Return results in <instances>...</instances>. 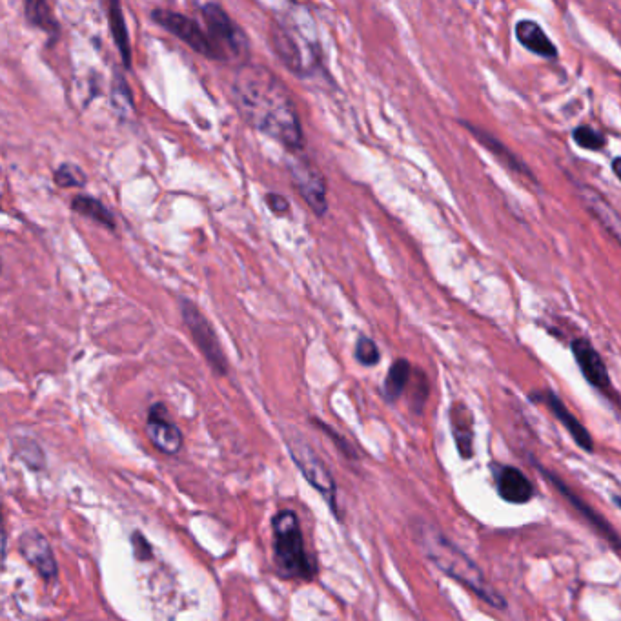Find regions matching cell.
I'll return each instance as SVG.
<instances>
[{"label":"cell","instance_id":"cell-1","mask_svg":"<svg viewBox=\"0 0 621 621\" xmlns=\"http://www.w3.org/2000/svg\"><path fill=\"white\" fill-rule=\"evenodd\" d=\"M235 106L246 123L270 135L290 152L305 148L296 104L283 82L263 66L243 64L235 75Z\"/></svg>","mask_w":621,"mask_h":621},{"label":"cell","instance_id":"cell-28","mask_svg":"<svg viewBox=\"0 0 621 621\" xmlns=\"http://www.w3.org/2000/svg\"><path fill=\"white\" fill-rule=\"evenodd\" d=\"M132 545L133 550H135V558H137V560H152V545H150V541L146 540L139 530H137V532H133L132 534Z\"/></svg>","mask_w":621,"mask_h":621},{"label":"cell","instance_id":"cell-6","mask_svg":"<svg viewBox=\"0 0 621 621\" xmlns=\"http://www.w3.org/2000/svg\"><path fill=\"white\" fill-rule=\"evenodd\" d=\"M286 445H288V452L294 459L297 469L301 470L306 481L319 494H323V498L330 505L332 512H337V485L332 474H330V470L326 467L325 461L312 448V445L296 432L286 436Z\"/></svg>","mask_w":621,"mask_h":621},{"label":"cell","instance_id":"cell-19","mask_svg":"<svg viewBox=\"0 0 621 621\" xmlns=\"http://www.w3.org/2000/svg\"><path fill=\"white\" fill-rule=\"evenodd\" d=\"M516 39L521 42L525 50L532 51L541 59H556L558 48L550 41L549 35L543 31L540 24L534 21H520L516 24Z\"/></svg>","mask_w":621,"mask_h":621},{"label":"cell","instance_id":"cell-12","mask_svg":"<svg viewBox=\"0 0 621 621\" xmlns=\"http://www.w3.org/2000/svg\"><path fill=\"white\" fill-rule=\"evenodd\" d=\"M146 434L155 448L168 456L179 454L183 448V432L168 419V408L164 403H155L148 410Z\"/></svg>","mask_w":621,"mask_h":621},{"label":"cell","instance_id":"cell-3","mask_svg":"<svg viewBox=\"0 0 621 621\" xmlns=\"http://www.w3.org/2000/svg\"><path fill=\"white\" fill-rule=\"evenodd\" d=\"M275 569L283 580L312 581L316 578V561L306 552L301 523L294 510H281L272 520Z\"/></svg>","mask_w":621,"mask_h":621},{"label":"cell","instance_id":"cell-11","mask_svg":"<svg viewBox=\"0 0 621 621\" xmlns=\"http://www.w3.org/2000/svg\"><path fill=\"white\" fill-rule=\"evenodd\" d=\"M288 168L299 195L305 199V203L312 208L317 217H323L328 203H326L325 177L319 172V168L305 157H294L288 163Z\"/></svg>","mask_w":621,"mask_h":621},{"label":"cell","instance_id":"cell-21","mask_svg":"<svg viewBox=\"0 0 621 621\" xmlns=\"http://www.w3.org/2000/svg\"><path fill=\"white\" fill-rule=\"evenodd\" d=\"M72 210L82 217H88L92 219L93 223L101 224L108 230H115V217L112 212L106 208V204H102L101 201L88 197V195H77L73 197Z\"/></svg>","mask_w":621,"mask_h":621},{"label":"cell","instance_id":"cell-2","mask_svg":"<svg viewBox=\"0 0 621 621\" xmlns=\"http://www.w3.org/2000/svg\"><path fill=\"white\" fill-rule=\"evenodd\" d=\"M414 540L418 543L423 554L432 561L439 571L445 572L448 578L461 583L469 589L476 598L487 603L492 609L507 611V600L490 585L483 571L476 565V561L459 549L456 543L448 540L441 530L425 520H416L412 523Z\"/></svg>","mask_w":621,"mask_h":621},{"label":"cell","instance_id":"cell-20","mask_svg":"<svg viewBox=\"0 0 621 621\" xmlns=\"http://www.w3.org/2000/svg\"><path fill=\"white\" fill-rule=\"evenodd\" d=\"M108 15H110L113 41L117 44V50L123 57L124 66L132 68V48H130V37H128V30H126V22H124L121 0H108Z\"/></svg>","mask_w":621,"mask_h":621},{"label":"cell","instance_id":"cell-15","mask_svg":"<svg viewBox=\"0 0 621 621\" xmlns=\"http://www.w3.org/2000/svg\"><path fill=\"white\" fill-rule=\"evenodd\" d=\"M494 479L499 498L510 505H525L534 498V485L520 469L510 465H494Z\"/></svg>","mask_w":621,"mask_h":621},{"label":"cell","instance_id":"cell-9","mask_svg":"<svg viewBox=\"0 0 621 621\" xmlns=\"http://www.w3.org/2000/svg\"><path fill=\"white\" fill-rule=\"evenodd\" d=\"M153 21L159 26H163L164 30L170 31L179 41H183L186 46H190L195 53L203 55L206 59L219 61V53L214 46V42L210 39L208 31H204L199 22L194 19H188L181 13L168 10H155L152 13Z\"/></svg>","mask_w":621,"mask_h":621},{"label":"cell","instance_id":"cell-22","mask_svg":"<svg viewBox=\"0 0 621 621\" xmlns=\"http://www.w3.org/2000/svg\"><path fill=\"white\" fill-rule=\"evenodd\" d=\"M410 376H412V365L407 359H396L392 367L388 368L387 379L383 383V394L390 403H396L403 396Z\"/></svg>","mask_w":621,"mask_h":621},{"label":"cell","instance_id":"cell-13","mask_svg":"<svg viewBox=\"0 0 621 621\" xmlns=\"http://www.w3.org/2000/svg\"><path fill=\"white\" fill-rule=\"evenodd\" d=\"M530 399L536 401V403H543L545 407L549 408L550 412L554 414V418L558 419L561 425L565 427V430L571 434V438L576 441V445L581 450L591 452V454L594 452V439H592L591 432L583 427L580 419L572 414L567 405L563 403V399L554 390L545 388L541 392L530 394Z\"/></svg>","mask_w":621,"mask_h":621},{"label":"cell","instance_id":"cell-10","mask_svg":"<svg viewBox=\"0 0 621 621\" xmlns=\"http://www.w3.org/2000/svg\"><path fill=\"white\" fill-rule=\"evenodd\" d=\"M571 350L572 356L580 367L581 374L587 379V383H591L592 387L596 388L605 398L614 401V405L621 407V398L612 385L609 368L591 341L585 337H576L571 343Z\"/></svg>","mask_w":621,"mask_h":621},{"label":"cell","instance_id":"cell-8","mask_svg":"<svg viewBox=\"0 0 621 621\" xmlns=\"http://www.w3.org/2000/svg\"><path fill=\"white\" fill-rule=\"evenodd\" d=\"M530 463L534 465V469L540 472L543 478L549 481L550 485L554 487V489L560 492L563 498L567 499L569 503H571V507L574 510H578L580 512L581 518L587 521L589 525H591L592 529L596 530V534L600 536L601 540L607 541L609 545H611V549L621 550V536L616 532V529L612 527L609 521L605 520L603 516H601L600 512H596V510L592 509L591 505H587L583 499L574 492V490L563 481V479L558 476V474H554L552 470L547 469V467H543L538 459L534 458V456H529Z\"/></svg>","mask_w":621,"mask_h":621},{"label":"cell","instance_id":"cell-29","mask_svg":"<svg viewBox=\"0 0 621 621\" xmlns=\"http://www.w3.org/2000/svg\"><path fill=\"white\" fill-rule=\"evenodd\" d=\"M266 204H268V208L277 215L288 214V210H290V204H288V201H286L283 195H266Z\"/></svg>","mask_w":621,"mask_h":621},{"label":"cell","instance_id":"cell-14","mask_svg":"<svg viewBox=\"0 0 621 621\" xmlns=\"http://www.w3.org/2000/svg\"><path fill=\"white\" fill-rule=\"evenodd\" d=\"M19 552L22 558L39 572L44 581H53L59 574V565L48 540L37 530H28L19 538Z\"/></svg>","mask_w":621,"mask_h":621},{"label":"cell","instance_id":"cell-4","mask_svg":"<svg viewBox=\"0 0 621 621\" xmlns=\"http://www.w3.org/2000/svg\"><path fill=\"white\" fill-rule=\"evenodd\" d=\"M272 42L279 59L290 72L297 73L299 77L312 72L319 64V46L316 39L305 35L303 28L292 19L286 22L275 21Z\"/></svg>","mask_w":621,"mask_h":621},{"label":"cell","instance_id":"cell-25","mask_svg":"<svg viewBox=\"0 0 621 621\" xmlns=\"http://www.w3.org/2000/svg\"><path fill=\"white\" fill-rule=\"evenodd\" d=\"M15 450H17V456L33 470H41L46 463V458L42 454L41 447L31 441V439H17L15 443Z\"/></svg>","mask_w":621,"mask_h":621},{"label":"cell","instance_id":"cell-27","mask_svg":"<svg viewBox=\"0 0 621 621\" xmlns=\"http://www.w3.org/2000/svg\"><path fill=\"white\" fill-rule=\"evenodd\" d=\"M53 181L61 188H81L86 184V175L75 164H62L61 168L53 175Z\"/></svg>","mask_w":621,"mask_h":621},{"label":"cell","instance_id":"cell-16","mask_svg":"<svg viewBox=\"0 0 621 621\" xmlns=\"http://www.w3.org/2000/svg\"><path fill=\"white\" fill-rule=\"evenodd\" d=\"M576 190L585 208L598 219V223L611 234L612 239L621 245V215L616 212V208L589 184L578 183Z\"/></svg>","mask_w":621,"mask_h":621},{"label":"cell","instance_id":"cell-32","mask_svg":"<svg viewBox=\"0 0 621 621\" xmlns=\"http://www.w3.org/2000/svg\"><path fill=\"white\" fill-rule=\"evenodd\" d=\"M612 501L618 505V509L621 510V496H612Z\"/></svg>","mask_w":621,"mask_h":621},{"label":"cell","instance_id":"cell-26","mask_svg":"<svg viewBox=\"0 0 621 621\" xmlns=\"http://www.w3.org/2000/svg\"><path fill=\"white\" fill-rule=\"evenodd\" d=\"M572 139L574 143L578 144L583 150H591V152H600L601 148L607 144L605 135H601L600 132H596L591 126H578L574 132H572Z\"/></svg>","mask_w":621,"mask_h":621},{"label":"cell","instance_id":"cell-17","mask_svg":"<svg viewBox=\"0 0 621 621\" xmlns=\"http://www.w3.org/2000/svg\"><path fill=\"white\" fill-rule=\"evenodd\" d=\"M463 126L472 133V137L478 139L481 146H485L487 152L492 153V155L498 159L499 163L503 164L505 168H509L510 172H514V174L518 175H525L527 179L536 181L529 166L523 163L516 153L510 152V148H507L499 139H496L492 133L485 132V130H481L478 126H474V124L470 123H463Z\"/></svg>","mask_w":621,"mask_h":621},{"label":"cell","instance_id":"cell-31","mask_svg":"<svg viewBox=\"0 0 621 621\" xmlns=\"http://www.w3.org/2000/svg\"><path fill=\"white\" fill-rule=\"evenodd\" d=\"M612 172H614V175L621 181V157H616V159L612 161Z\"/></svg>","mask_w":621,"mask_h":621},{"label":"cell","instance_id":"cell-7","mask_svg":"<svg viewBox=\"0 0 621 621\" xmlns=\"http://www.w3.org/2000/svg\"><path fill=\"white\" fill-rule=\"evenodd\" d=\"M179 308H181L184 325L188 328V332H190V336L194 339L197 348L201 350L204 359L208 361V365L212 367L215 374L224 376L228 372V361H226V356H224L221 341H219V337L215 334L214 326L210 325V321L194 305V301L181 299Z\"/></svg>","mask_w":621,"mask_h":621},{"label":"cell","instance_id":"cell-24","mask_svg":"<svg viewBox=\"0 0 621 621\" xmlns=\"http://www.w3.org/2000/svg\"><path fill=\"white\" fill-rule=\"evenodd\" d=\"M354 356H356L359 365L376 367L377 363L381 361V350L377 348L376 341L372 337L359 336L357 337L356 348H354Z\"/></svg>","mask_w":621,"mask_h":621},{"label":"cell","instance_id":"cell-30","mask_svg":"<svg viewBox=\"0 0 621 621\" xmlns=\"http://www.w3.org/2000/svg\"><path fill=\"white\" fill-rule=\"evenodd\" d=\"M317 425H319V427L321 428H325L326 434H328L330 438L334 439V441H337V443H339V448H341V450H343V452L347 454L348 458H350V456H354V452H352V447H348V443L347 441H345V439L339 438V434H336V430H332V428L326 427L325 423H317Z\"/></svg>","mask_w":621,"mask_h":621},{"label":"cell","instance_id":"cell-18","mask_svg":"<svg viewBox=\"0 0 621 621\" xmlns=\"http://www.w3.org/2000/svg\"><path fill=\"white\" fill-rule=\"evenodd\" d=\"M450 428H452V438L456 441L459 456L463 459H470L474 456V416L470 408L456 401L450 407Z\"/></svg>","mask_w":621,"mask_h":621},{"label":"cell","instance_id":"cell-23","mask_svg":"<svg viewBox=\"0 0 621 621\" xmlns=\"http://www.w3.org/2000/svg\"><path fill=\"white\" fill-rule=\"evenodd\" d=\"M24 13H26V19H28L31 26L46 31V33H51V35H57L59 24L55 22L53 15H51L48 0H24Z\"/></svg>","mask_w":621,"mask_h":621},{"label":"cell","instance_id":"cell-5","mask_svg":"<svg viewBox=\"0 0 621 621\" xmlns=\"http://www.w3.org/2000/svg\"><path fill=\"white\" fill-rule=\"evenodd\" d=\"M203 19L206 31L214 42L219 61L234 62L248 59V39L243 30L235 24L228 13L219 4H206L203 8Z\"/></svg>","mask_w":621,"mask_h":621}]
</instances>
